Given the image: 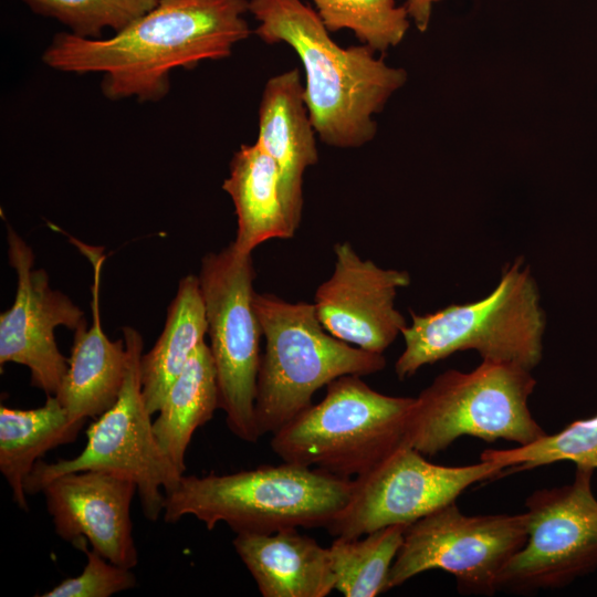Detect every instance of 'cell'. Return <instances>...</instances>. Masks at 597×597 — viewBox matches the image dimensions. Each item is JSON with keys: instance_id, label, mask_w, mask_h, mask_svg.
<instances>
[{"instance_id": "cell-28", "label": "cell", "mask_w": 597, "mask_h": 597, "mask_svg": "<svg viewBox=\"0 0 597 597\" xmlns=\"http://www.w3.org/2000/svg\"><path fill=\"white\" fill-rule=\"evenodd\" d=\"M441 0H406L405 7L409 18L420 32H425L430 23L432 7Z\"/></svg>"}, {"instance_id": "cell-23", "label": "cell", "mask_w": 597, "mask_h": 597, "mask_svg": "<svg viewBox=\"0 0 597 597\" xmlns=\"http://www.w3.org/2000/svg\"><path fill=\"white\" fill-rule=\"evenodd\" d=\"M406 527L396 524L365 537H336L328 546L335 589L345 597H375L387 591L389 572Z\"/></svg>"}, {"instance_id": "cell-20", "label": "cell", "mask_w": 597, "mask_h": 597, "mask_svg": "<svg viewBox=\"0 0 597 597\" xmlns=\"http://www.w3.org/2000/svg\"><path fill=\"white\" fill-rule=\"evenodd\" d=\"M207 335L205 304L198 276L188 274L178 284L164 329L140 358V381L149 413H157L165 396Z\"/></svg>"}, {"instance_id": "cell-14", "label": "cell", "mask_w": 597, "mask_h": 597, "mask_svg": "<svg viewBox=\"0 0 597 597\" xmlns=\"http://www.w3.org/2000/svg\"><path fill=\"white\" fill-rule=\"evenodd\" d=\"M334 253V271L314 295L317 318L338 339L383 354L407 325L395 300L410 275L363 260L348 242L336 243Z\"/></svg>"}, {"instance_id": "cell-3", "label": "cell", "mask_w": 597, "mask_h": 597, "mask_svg": "<svg viewBox=\"0 0 597 597\" xmlns=\"http://www.w3.org/2000/svg\"><path fill=\"white\" fill-rule=\"evenodd\" d=\"M352 479L289 462L228 474L182 475L165 494L163 517L191 515L207 530L223 522L239 533L326 527L347 504Z\"/></svg>"}, {"instance_id": "cell-13", "label": "cell", "mask_w": 597, "mask_h": 597, "mask_svg": "<svg viewBox=\"0 0 597 597\" xmlns=\"http://www.w3.org/2000/svg\"><path fill=\"white\" fill-rule=\"evenodd\" d=\"M8 258L18 284L13 304L0 315V366H27L31 385L54 396L69 366L60 352L54 329H75L85 321L82 310L65 294L50 286L48 273L34 269L31 247L7 228Z\"/></svg>"}, {"instance_id": "cell-18", "label": "cell", "mask_w": 597, "mask_h": 597, "mask_svg": "<svg viewBox=\"0 0 597 597\" xmlns=\"http://www.w3.org/2000/svg\"><path fill=\"white\" fill-rule=\"evenodd\" d=\"M297 528L235 535L233 547L263 597H326L335 589L328 547Z\"/></svg>"}, {"instance_id": "cell-1", "label": "cell", "mask_w": 597, "mask_h": 597, "mask_svg": "<svg viewBox=\"0 0 597 597\" xmlns=\"http://www.w3.org/2000/svg\"><path fill=\"white\" fill-rule=\"evenodd\" d=\"M249 0H159L156 7L108 39L56 33L42 62L56 71L102 74L111 101L156 103L170 91V73L229 57L251 34Z\"/></svg>"}, {"instance_id": "cell-15", "label": "cell", "mask_w": 597, "mask_h": 597, "mask_svg": "<svg viewBox=\"0 0 597 597\" xmlns=\"http://www.w3.org/2000/svg\"><path fill=\"white\" fill-rule=\"evenodd\" d=\"M136 484L101 470L69 472L42 490L55 534L73 544L85 538L94 551L126 568L138 564L130 505Z\"/></svg>"}, {"instance_id": "cell-12", "label": "cell", "mask_w": 597, "mask_h": 597, "mask_svg": "<svg viewBox=\"0 0 597 597\" xmlns=\"http://www.w3.org/2000/svg\"><path fill=\"white\" fill-rule=\"evenodd\" d=\"M506 474L501 465L482 460L461 467L434 464L402 443L352 479L347 504L326 528L335 537H360L386 526L409 525L455 502L469 486Z\"/></svg>"}, {"instance_id": "cell-26", "label": "cell", "mask_w": 597, "mask_h": 597, "mask_svg": "<svg viewBox=\"0 0 597 597\" xmlns=\"http://www.w3.org/2000/svg\"><path fill=\"white\" fill-rule=\"evenodd\" d=\"M33 13L51 18L67 32L101 39L104 30L114 33L151 10L159 0H20Z\"/></svg>"}, {"instance_id": "cell-6", "label": "cell", "mask_w": 597, "mask_h": 597, "mask_svg": "<svg viewBox=\"0 0 597 597\" xmlns=\"http://www.w3.org/2000/svg\"><path fill=\"white\" fill-rule=\"evenodd\" d=\"M360 377L331 381L318 404L272 434V451L283 462L354 479L406 443L415 397L384 395Z\"/></svg>"}, {"instance_id": "cell-11", "label": "cell", "mask_w": 597, "mask_h": 597, "mask_svg": "<svg viewBox=\"0 0 597 597\" xmlns=\"http://www.w3.org/2000/svg\"><path fill=\"white\" fill-rule=\"evenodd\" d=\"M594 471L576 467L570 483L537 490L526 499V541L504 567L499 590L561 588L597 568Z\"/></svg>"}, {"instance_id": "cell-19", "label": "cell", "mask_w": 597, "mask_h": 597, "mask_svg": "<svg viewBox=\"0 0 597 597\" xmlns=\"http://www.w3.org/2000/svg\"><path fill=\"white\" fill-rule=\"evenodd\" d=\"M222 189L234 206L232 243L239 252L252 254L268 240L294 237L282 202L277 166L256 142L241 145L234 153Z\"/></svg>"}, {"instance_id": "cell-16", "label": "cell", "mask_w": 597, "mask_h": 597, "mask_svg": "<svg viewBox=\"0 0 597 597\" xmlns=\"http://www.w3.org/2000/svg\"><path fill=\"white\" fill-rule=\"evenodd\" d=\"M90 260L94 270L92 285L93 324L86 320L75 329L69 366L54 395L72 423L84 425L87 418H98L118 399L128 362L125 341H111L100 318V283L105 260L103 249L72 239Z\"/></svg>"}, {"instance_id": "cell-7", "label": "cell", "mask_w": 597, "mask_h": 597, "mask_svg": "<svg viewBox=\"0 0 597 597\" xmlns=\"http://www.w3.org/2000/svg\"><path fill=\"white\" fill-rule=\"evenodd\" d=\"M535 386L531 370L514 364L482 360L470 371L448 369L413 398L405 442L423 455L463 436L531 443L546 433L528 408Z\"/></svg>"}, {"instance_id": "cell-25", "label": "cell", "mask_w": 597, "mask_h": 597, "mask_svg": "<svg viewBox=\"0 0 597 597\" xmlns=\"http://www.w3.org/2000/svg\"><path fill=\"white\" fill-rule=\"evenodd\" d=\"M480 460L501 465L507 474L570 461L576 467L597 469V415L569 423L563 430L512 449L484 450Z\"/></svg>"}, {"instance_id": "cell-24", "label": "cell", "mask_w": 597, "mask_h": 597, "mask_svg": "<svg viewBox=\"0 0 597 597\" xmlns=\"http://www.w3.org/2000/svg\"><path fill=\"white\" fill-rule=\"evenodd\" d=\"M326 30L348 29L375 52H385L405 38L410 18L395 0H311Z\"/></svg>"}, {"instance_id": "cell-10", "label": "cell", "mask_w": 597, "mask_h": 597, "mask_svg": "<svg viewBox=\"0 0 597 597\" xmlns=\"http://www.w3.org/2000/svg\"><path fill=\"white\" fill-rule=\"evenodd\" d=\"M527 536L526 513L465 515L455 502L407 525L387 590L431 569L454 576L460 594L492 596Z\"/></svg>"}, {"instance_id": "cell-4", "label": "cell", "mask_w": 597, "mask_h": 597, "mask_svg": "<svg viewBox=\"0 0 597 597\" xmlns=\"http://www.w3.org/2000/svg\"><path fill=\"white\" fill-rule=\"evenodd\" d=\"M410 315L411 324L400 334L405 348L395 363L400 380L463 350L530 370L542 360L545 314L536 281L521 258L504 268L485 297L423 315L410 311Z\"/></svg>"}, {"instance_id": "cell-5", "label": "cell", "mask_w": 597, "mask_h": 597, "mask_svg": "<svg viewBox=\"0 0 597 597\" xmlns=\"http://www.w3.org/2000/svg\"><path fill=\"white\" fill-rule=\"evenodd\" d=\"M253 305L265 338L255 397L261 437L273 434L307 409L313 395L334 379L376 374L386 366L383 354L350 345L325 331L313 303H292L255 292Z\"/></svg>"}, {"instance_id": "cell-17", "label": "cell", "mask_w": 597, "mask_h": 597, "mask_svg": "<svg viewBox=\"0 0 597 597\" xmlns=\"http://www.w3.org/2000/svg\"><path fill=\"white\" fill-rule=\"evenodd\" d=\"M315 134L298 69L270 77L259 106L256 143L277 166L282 202L294 232L302 218L303 175L318 160Z\"/></svg>"}, {"instance_id": "cell-9", "label": "cell", "mask_w": 597, "mask_h": 597, "mask_svg": "<svg viewBox=\"0 0 597 597\" xmlns=\"http://www.w3.org/2000/svg\"><path fill=\"white\" fill-rule=\"evenodd\" d=\"M255 269L252 254L231 242L209 252L198 281L203 298L207 334L219 392V409L230 431L244 442L261 437L255 418L261 326L254 310Z\"/></svg>"}, {"instance_id": "cell-21", "label": "cell", "mask_w": 597, "mask_h": 597, "mask_svg": "<svg viewBox=\"0 0 597 597\" xmlns=\"http://www.w3.org/2000/svg\"><path fill=\"white\" fill-rule=\"evenodd\" d=\"M83 425L72 423L55 396L33 409L0 407V472L13 502L28 511L24 482L48 451L73 442Z\"/></svg>"}, {"instance_id": "cell-22", "label": "cell", "mask_w": 597, "mask_h": 597, "mask_svg": "<svg viewBox=\"0 0 597 597\" xmlns=\"http://www.w3.org/2000/svg\"><path fill=\"white\" fill-rule=\"evenodd\" d=\"M219 409L216 369L203 342L170 385L153 421L155 437L176 468L185 473V455L195 431Z\"/></svg>"}, {"instance_id": "cell-27", "label": "cell", "mask_w": 597, "mask_h": 597, "mask_svg": "<svg viewBox=\"0 0 597 597\" xmlns=\"http://www.w3.org/2000/svg\"><path fill=\"white\" fill-rule=\"evenodd\" d=\"M85 538L72 545L86 556L83 572L55 585L41 597H109L136 587L137 579L130 568L118 566L94 549Z\"/></svg>"}, {"instance_id": "cell-8", "label": "cell", "mask_w": 597, "mask_h": 597, "mask_svg": "<svg viewBox=\"0 0 597 597\" xmlns=\"http://www.w3.org/2000/svg\"><path fill=\"white\" fill-rule=\"evenodd\" d=\"M128 353L127 369L117 401L86 431V446L72 459L48 463L39 460L24 482L28 495L42 492L53 479L85 470H101L136 484L144 515L156 522L164 512L165 494L179 483L181 473L158 443L140 381L142 335L123 327Z\"/></svg>"}, {"instance_id": "cell-2", "label": "cell", "mask_w": 597, "mask_h": 597, "mask_svg": "<svg viewBox=\"0 0 597 597\" xmlns=\"http://www.w3.org/2000/svg\"><path fill=\"white\" fill-rule=\"evenodd\" d=\"M259 22L253 33L269 44L284 42L304 71V101L320 139L332 147L357 148L377 133L374 115L405 85L401 67L376 57L362 44L339 46L317 12L301 0H249Z\"/></svg>"}]
</instances>
